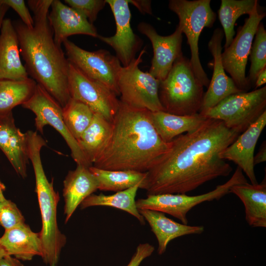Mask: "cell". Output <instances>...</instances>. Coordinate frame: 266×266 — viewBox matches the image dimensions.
Returning <instances> with one entry per match:
<instances>
[{
    "label": "cell",
    "mask_w": 266,
    "mask_h": 266,
    "mask_svg": "<svg viewBox=\"0 0 266 266\" xmlns=\"http://www.w3.org/2000/svg\"><path fill=\"white\" fill-rule=\"evenodd\" d=\"M221 120L207 118L197 129L170 142L168 151L146 172L139 189L147 195L185 194L233 168L221 153L240 134Z\"/></svg>",
    "instance_id": "obj_1"
},
{
    "label": "cell",
    "mask_w": 266,
    "mask_h": 266,
    "mask_svg": "<svg viewBox=\"0 0 266 266\" xmlns=\"http://www.w3.org/2000/svg\"><path fill=\"white\" fill-rule=\"evenodd\" d=\"M151 112L120 101L112 121L109 143L93 166L110 170L149 171L168 151L170 142L163 140L155 130Z\"/></svg>",
    "instance_id": "obj_2"
},
{
    "label": "cell",
    "mask_w": 266,
    "mask_h": 266,
    "mask_svg": "<svg viewBox=\"0 0 266 266\" xmlns=\"http://www.w3.org/2000/svg\"><path fill=\"white\" fill-rule=\"evenodd\" d=\"M27 1L33 13V27H27L21 21L13 22L24 66L29 75L63 107L70 99L69 63L62 47L55 43L48 22L52 0Z\"/></svg>",
    "instance_id": "obj_3"
},
{
    "label": "cell",
    "mask_w": 266,
    "mask_h": 266,
    "mask_svg": "<svg viewBox=\"0 0 266 266\" xmlns=\"http://www.w3.org/2000/svg\"><path fill=\"white\" fill-rule=\"evenodd\" d=\"M27 149L35 179V191L40 208L42 228L39 232L43 248L41 257L48 266H57L63 248L66 242L65 235L60 231L57 223V206L60 200L55 191L53 181L49 182L42 164L40 151L47 142L36 132L28 133Z\"/></svg>",
    "instance_id": "obj_4"
},
{
    "label": "cell",
    "mask_w": 266,
    "mask_h": 266,
    "mask_svg": "<svg viewBox=\"0 0 266 266\" xmlns=\"http://www.w3.org/2000/svg\"><path fill=\"white\" fill-rule=\"evenodd\" d=\"M203 86L197 77L190 59L178 58L166 77L160 81L159 98L163 111L177 115L199 113L202 103Z\"/></svg>",
    "instance_id": "obj_5"
},
{
    "label": "cell",
    "mask_w": 266,
    "mask_h": 266,
    "mask_svg": "<svg viewBox=\"0 0 266 266\" xmlns=\"http://www.w3.org/2000/svg\"><path fill=\"white\" fill-rule=\"evenodd\" d=\"M210 3V0H170L168 5L169 9L177 15L178 26L187 37L191 53L190 61L195 75L207 88L210 80L200 59L199 40L202 30L211 28L216 19Z\"/></svg>",
    "instance_id": "obj_6"
},
{
    "label": "cell",
    "mask_w": 266,
    "mask_h": 266,
    "mask_svg": "<svg viewBox=\"0 0 266 266\" xmlns=\"http://www.w3.org/2000/svg\"><path fill=\"white\" fill-rule=\"evenodd\" d=\"M246 182L242 170L237 166L229 180L209 192L197 196L185 194L147 195L146 198L136 200V205L138 209H149L166 213L179 220L182 224L187 225V214L193 207L204 202L218 200L231 193V189L233 185Z\"/></svg>",
    "instance_id": "obj_7"
},
{
    "label": "cell",
    "mask_w": 266,
    "mask_h": 266,
    "mask_svg": "<svg viewBox=\"0 0 266 266\" xmlns=\"http://www.w3.org/2000/svg\"><path fill=\"white\" fill-rule=\"evenodd\" d=\"M266 111V86L231 95L202 115L221 120L228 128L243 133Z\"/></svg>",
    "instance_id": "obj_8"
},
{
    "label": "cell",
    "mask_w": 266,
    "mask_h": 266,
    "mask_svg": "<svg viewBox=\"0 0 266 266\" xmlns=\"http://www.w3.org/2000/svg\"><path fill=\"white\" fill-rule=\"evenodd\" d=\"M144 48L128 66H122L118 77V88L122 103L131 107L151 112L163 111L159 98L160 81L139 67Z\"/></svg>",
    "instance_id": "obj_9"
},
{
    "label": "cell",
    "mask_w": 266,
    "mask_h": 266,
    "mask_svg": "<svg viewBox=\"0 0 266 266\" xmlns=\"http://www.w3.org/2000/svg\"><path fill=\"white\" fill-rule=\"evenodd\" d=\"M22 106L34 114V125L37 131L42 134L44 127L49 125L62 135L77 165L88 167L93 166L86 159L77 140L67 129L63 119V107L41 85L37 83L33 94Z\"/></svg>",
    "instance_id": "obj_10"
},
{
    "label": "cell",
    "mask_w": 266,
    "mask_h": 266,
    "mask_svg": "<svg viewBox=\"0 0 266 266\" xmlns=\"http://www.w3.org/2000/svg\"><path fill=\"white\" fill-rule=\"evenodd\" d=\"M63 44L69 63L84 74L99 81L120 96L118 77L122 65L116 56L100 49L87 51L67 39Z\"/></svg>",
    "instance_id": "obj_11"
},
{
    "label": "cell",
    "mask_w": 266,
    "mask_h": 266,
    "mask_svg": "<svg viewBox=\"0 0 266 266\" xmlns=\"http://www.w3.org/2000/svg\"><path fill=\"white\" fill-rule=\"evenodd\" d=\"M266 15L258 7L249 15L244 24L238 28L230 46L221 54L225 70L230 75L238 89L243 92H248L251 87L245 75L246 67L257 28Z\"/></svg>",
    "instance_id": "obj_12"
},
{
    "label": "cell",
    "mask_w": 266,
    "mask_h": 266,
    "mask_svg": "<svg viewBox=\"0 0 266 266\" xmlns=\"http://www.w3.org/2000/svg\"><path fill=\"white\" fill-rule=\"evenodd\" d=\"M68 83L70 98L83 102L95 113L112 122L120 103L113 91L88 77L70 63Z\"/></svg>",
    "instance_id": "obj_13"
},
{
    "label": "cell",
    "mask_w": 266,
    "mask_h": 266,
    "mask_svg": "<svg viewBox=\"0 0 266 266\" xmlns=\"http://www.w3.org/2000/svg\"><path fill=\"white\" fill-rule=\"evenodd\" d=\"M113 14L116 32L111 36L99 35L98 38L111 46L122 66H128L141 50L143 40L133 31L131 26V13L128 0H106Z\"/></svg>",
    "instance_id": "obj_14"
},
{
    "label": "cell",
    "mask_w": 266,
    "mask_h": 266,
    "mask_svg": "<svg viewBox=\"0 0 266 266\" xmlns=\"http://www.w3.org/2000/svg\"><path fill=\"white\" fill-rule=\"evenodd\" d=\"M137 28L150 40L153 47V56L148 72L161 81L166 77L175 61L183 55L182 31L177 25L172 33L162 36L153 26L145 22H140Z\"/></svg>",
    "instance_id": "obj_15"
},
{
    "label": "cell",
    "mask_w": 266,
    "mask_h": 266,
    "mask_svg": "<svg viewBox=\"0 0 266 266\" xmlns=\"http://www.w3.org/2000/svg\"><path fill=\"white\" fill-rule=\"evenodd\" d=\"M224 34L223 30L217 28L213 31L208 43V49L213 57V70L208 89L204 93L199 112L203 114L228 96L243 92L236 87L233 80L226 73L221 58L222 42Z\"/></svg>",
    "instance_id": "obj_16"
},
{
    "label": "cell",
    "mask_w": 266,
    "mask_h": 266,
    "mask_svg": "<svg viewBox=\"0 0 266 266\" xmlns=\"http://www.w3.org/2000/svg\"><path fill=\"white\" fill-rule=\"evenodd\" d=\"M48 20L55 43L59 46L71 35L84 34L98 38L93 24L79 12L59 0H52Z\"/></svg>",
    "instance_id": "obj_17"
},
{
    "label": "cell",
    "mask_w": 266,
    "mask_h": 266,
    "mask_svg": "<svg viewBox=\"0 0 266 266\" xmlns=\"http://www.w3.org/2000/svg\"><path fill=\"white\" fill-rule=\"evenodd\" d=\"M266 125V111L220 154L221 159L233 162L246 176L251 184L258 183L253 163L255 146Z\"/></svg>",
    "instance_id": "obj_18"
},
{
    "label": "cell",
    "mask_w": 266,
    "mask_h": 266,
    "mask_svg": "<svg viewBox=\"0 0 266 266\" xmlns=\"http://www.w3.org/2000/svg\"><path fill=\"white\" fill-rule=\"evenodd\" d=\"M0 149L17 173L26 178L29 160L27 136L16 126L12 112L0 115Z\"/></svg>",
    "instance_id": "obj_19"
},
{
    "label": "cell",
    "mask_w": 266,
    "mask_h": 266,
    "mask_svg": "<svg viewBox=\"0 0 266 266\" xmlns=\"http://www.w3.org/2000/svg\"><path fill=\"white\" fill-rule=\"evenodd\" d=\"M0 29V79L28 78L29 74L21 60L19 41L13 22L9 18H4Z\"/></svg>",
    "instance_id": "obj_20"
},
{
    "label": "cell",
    "mask_w": 266,
    "mask_h": 266,
    "mask_svg": "<svg viewBox=\"0 0 266 266\" xmlns=\"http://www.w3.org/2000/svg\"><path fill=\"white\" fill-rule=\"evenodd\" d=\"M90 167L77 165L69 170L64 181L63 197L65 223L81 202L99 189V182Z\"/></svg>",
    "instance_id": "obj_21"
},
{
    "label": "cell",
    "mask_w": 266,
    "mask_h": 266,
    "mask_svg": "<svg viewBox=\"0 0 266 266\" xmlns=\"http://www.w3.org/2000/svg\"><path fill=\"white\" fill-rule=\"evenodd\" d=\"M0 243L7 255L19 260L30 261L43 254L39 232H33L25 223L5 230Z\"/></svg>",
    "instance_id": "obj_22"
},
{
    "label": "cell",
    "mask_w": 266,
    "mask_h": 266,
    "mask_svg": "<svg viewBox=\"0 0 266 266\" xmlns=\"http://www.w3.org/2000/svg\"><path fill=\"white\" fill-rule=\"evenodd\" d=\"M149 224L158 243L157 252L162 255L168 244L174 239L189 234H199L204 231L202 226H190L179 223L167 217L165 213L149 209H138Z\"/></svg>",
    "instance_id": "obj_23"
},
{
    "label": "cell",
    "mask_w": 266,
    "mask_h": 266,
    "mask_svg": "<svg viewBox=\"0 0 266 266\" xmlns=\"http://www.w3.org/2000/svg\"><path fill=\"white\" fill-rule=\"evenodd\" d=\"M231 193L237 196L243 203L245 220L252 227L266 228V180L260 183L248 182L233 185Z\"/></svg>",
    "instance_id": "obj_24"
},
{
    "label": "cell",
    "mask_w": 266,
    "mask_h": 266,
    "mask_svg": "<svg viewBox=\"0 0 266 266\" xmlns=\"http://www.w3.org/2000/svg\"><path fill=\"white\" fill-rule=\"evenodd\" d=\"M112 130V122L95 113L89 127L77 140L86 159L92 166L107 146Z\"/></svg>",
    "instance_id": "obj_25"
},
{
    "label": "cell",
    "mask_w": 266,
    "mask_h": 266,
    "mask_svg": "<svg viewBox=\"0 0 266 266\" xmlns=\"http://www.w3.org/2000/svg\"><path fill=\"white\" fill-rule=\"evenodd\" d=\"M151 118L157 133L167 143L183 133L197 129L207 119L199 113L182 116L163 111L151 112Z\"/></svg>",
    "instance_id": "obj_26"
},
{
    "label": "cell",
    "mask_w": 266,
    "mask_h": 266,
    "mask_svg": "<svg viewBox=\"0 0 266 266\" xmlns=\"http://www.w3.org/2000/svg\"><path fill=\"white\" fill-rule=\"evenodd\" d=\"M141 183L138 184L127 190L116 192L111 195L92 194L86 198L80 204L81 209L95 206H110L123 210L138 220L141 225L145 221L139 212L136 205L135 197Z\"/></svg>",
    "instance_id": "obj_27"
},
{
    "label": "cell",
    "mask_w": 266,
    "mask_h": 266,
    "mask_svg": "<svg viewBox=\"0 0 266 266\" xmlns=\"http://www.w3.org/2000/svg\"><path fill=\"white\" fill-rule=\"evenodd\" d=\"M37 83L32 78L20 80L0 79V115L12 112L33 96Z\"/></svg>",
    "instance_id": "obj_28"
},
{
    "label": "cell",
    "mask_w": 266,
    "mask_h": 266,
    "mask_svg": "<svg viewBox=\"0 0 266 266\" xmlns=\"http://www.w3.org/2000/svg\"><path fill=\"white\" fill-rule=\"evenodd\" d=\"M258 7L257 0H221L218 14L225 37V49L233 39L234 27L237 19L242 15H250Z\"/></svg>",
    "instance_id": "obj_29"
},
{
    "label": "cell",
    "mask_w": 266,
    "mask_h": 266,
    "mask_svg": "<svg viewBox=\"0 0 266 266\" xmlns=\"http://www.w3.org/2000/svg\"><path fill=\"white\" fill-rule=\"evenodd\" d=\"M99 182L100 191L116 192L129 189L142 183L146 172L131 170H110L100 169L93 166L89 167Z\"/></svg>",
    "instance_id": "obj_30"
},
{
    "label": "cell",
    "mask_w": 266,
    "mask_h": 266,
    "mask_svg": "<svg viewBox=\"0 0 266 266\" xmlns=\"http://www.w3.org/2000/svg\"><path fill=\"white\" fill-rule=\"evenodd\" d=\"M95 114L88 106L71 98L63 107L64 123L76 140L89 127Z\"/></svg>",
    "instance_id": "obj_31"
},
{
    "label": "cell",
    "mask_w": 266,
    "mask_h": 266,
    "mask_svg": "<svg viewBox=\"0 0 266 266\" xmlns=\"http://www.w3.org/2000/svg\"><path fill=\"white\" fill-rule=\"evenodd\" d=\"M250 52L251 65L247 77L251 85L254 86L258 74L266 67V30L260 23L255 34Z\"/></svg>",
    "instance_id": "obj_32"
},
{
    "label": "cell",
    "mask_w": 266,
    "mask_h": 266,
    "mask_svg": "<svg viewBox=\"0 0 266 266\" xmlns=\"http://www.w3.org/2000/svg\"><path fill=\"white\" fill-rule=\"evenodd\" d=\"M25 223L16 205L5 198L0 200V225L7 230Z\"/></svg>",
    "instance_id": "obj_33"
},
{
    "label": "cell",
    "mask_w": 266,
    "mask_h": 266,
    "mask_svg": "<svg viewBox=\"0 0 266 266\" xmlns=\"http://www.w3.org/2000/svg\"><path fill=\"white\" fill-rule=\"evenodd\" d=\"M64 2L82 14L92 24L106 3V0H65Z\"/></svg>",
    "instance_id": "obj_34"
},
{
    "label": "cell",
    "mask_w": 266,
    "mask_h": 266,
    "mask_svg": "<svg viewBox=\"0 0 266 266\" xmlns=\"http://www.w3.org/2000/svg\"><path fill=\"white\" fill-rule=\"evenodd\" d=\"M9 7L12 8L19 16L21 21L28 28L34 26V20L24 0H1Z\"/></svg>",
    "instance_id": "obj_35"
},
{
    "label": "cell",
    "mask_w": 266,
    "mask_h": 266,
    "mask_svg": "<svg viewBox=\"0 0 266 266\" xmlns=\"http://www.w3.org/2000/svg\"><path fill=\"white\" fill-rule=\"evenodd\" d=\"M154 250V246L150 243L139 244L126 266H139L143 260L152 254Z\"/></svg>",
    "instance_id": "obj_36"
},
{
    "label": "cell",
    "mask_w": 266,
    "mask_h": 266,
    "mask_svg": "<svg viewBox=\"0 0 266 266\" xmlns=\"http://www.w3.org/2000/svg\"><path fill=\"white\" fill-rule=\"evenodd\" d=\"M128 2L133 5L142 14L152 15L151 0H128Z\"/></svg>",
    "instance_id": "obj_37"
},
{
    "label": "cell",
    "mask_w": 266,
    "mask_h": 266,
    "mask_svg": "<svg viewBox=\"0 0 266 266\" xmlns=\"http://www.w3.org/2000/svg\"><path fill=\"white\" fill-rule=\"evenodd\" d=\"M0 266H24L20 261L9 255H6L0 261Z\"/></svg>",
    "instance_id": "obj_38"
},
{
    "label": "cell",
    "mask_w": 266,
    "mask_h": 266,
    "mask_svg": "<svg viewBox=\"0 0 266 266\" xmlns=\"http://www.w3.org/2000/svg\"><path fill=\"white\" fill-rule=\"evenodd\" d=\"M266 161V143L264 141L255 156H254L253 163L255 166Z\"/></svg>",
    "instance_id": "obj_39"
},
{
    "label": "cell",
    "mask_w": 266,
    "mask_h": 266,
    "mask_svg": "<svg viewBox=\"0 0 266 266\" xmlns=\"http://www.w3.org/2000/svg\"><path fill=\"white\" fill-rule=\"evenodd\" d=\"M266 82V67L264 68L258 74L255 83V89H258Z\"/></svg>",
    "instance_id": "obj_40"
},
{
    "label": "cell",
    "mask_w": 266,
    "mask_h": 266,
    "mask_svg": "<svg viewBox=\"0 0 266 266\" xmlns=\"http://www.w3.org/2000/svg\"><path fill=\"white\" fill-rule=\"evenodd\" d=\"M9 7L0 0V28Z\"/></svg>",
    "instance_id": "obj_41"
},
{
    "label": "cell",
    "mask_w": 266,
    "mask_h": 266,
    "mask_svg": "<svg viewBox=\"0 0 266 266\" xmlns=\"http://www.w3.org/2000/svg\"><path fill=\"white\" fill-rule=\"evenodd\" d=\"M5 190V186L0 181V200L5 198L3 194V192Z\"/></svg>",
    "instance_id": "obj_42"
},
{
    "label": "cell",
    "mask_w": 266,
    "mask_h": 266,
    "mask_svg": "<svg viewBox=\"0 0 266 266\" xmlns=\"http://www.w3.org/2000/svg\"><path fill=\"white\" fill-rule=\"evenodd\" d=\"M7 255L0 243V261L5 256Z\"/></svg>",
    "instance_id": "obj_43"
}]
</instances>
